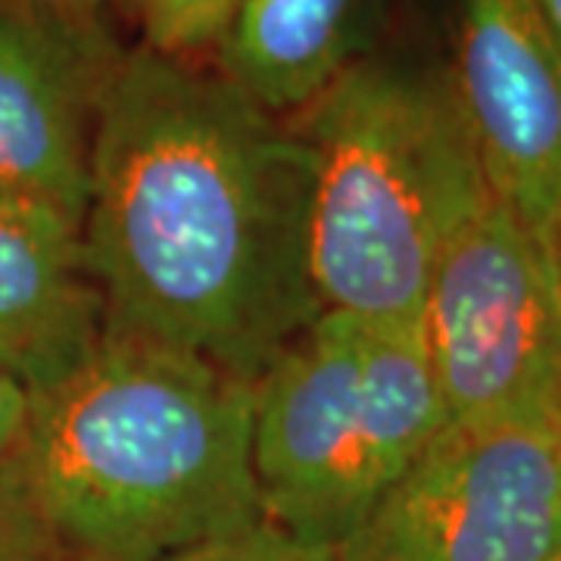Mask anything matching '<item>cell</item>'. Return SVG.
Segmentation results:
<instances>
[{
    "instance_id": "cell-1",
    "label": "cell",
    "mask_w": 561,
    "mask_h": 561,
    "mask_svg": "<svg viewBox=\"0 0 561 561\" xmlns=\"http://www.w3.org/2000/svg\"><path fill=\"white\" fill-rule=\"evenodd\" d=\"M312 153L201 60L122 50L91 157L84 260L110 334L260 381L321 306Z\"/></svg>"
},
{
    "instance_id": "cell-2",
    "label": "cell",
    "mask_w": 561,
    "mask_h": 561,
    "mask_svg": "<svg viewBox=\"0 0 561 561\" xmlns=\"http://www.w3.org/2000/svg\"><path fill=\"white\" fill-rule=\"evenodd\" d=\"M253 381L162 343L103 331L32 393L22 483L66 561H172L265 522Z\"/></svg>"
},
{
    "instance_id": "cell-3",
    "label": "cell",
    "mask_w": 561,
    "mask_h": 561,
    "mask_svg": "<svg viewBox=\"0 0 561 561\" xmlns=\"http://www.w3.org/2000/svg\"><path fill=\"white\" fill-rule=\"evenodd\" d=\"M290 125L312 153L321 312L421 324L446 247L493 197L449 76L356 57Z\"/></svg>"
},
{
    "instance_id": "cell-4",
    "label": "cell",
    "mask_w": 561,
    "mask_h": 561,
    "mask_svg": "<svg viewBox=\"0 0 561 561\" xmlns=\"http://www.w3.org/2000/svg\"><path fill=\"white\" fill-rule=\"evenodd\" d=\"M443 427L421 324L319 312L253 387L262 518L334 552Z\"/></svg>"
},
{
    "instance_id": "cell-5",
    "label": "cell",
    "mask_w": 561,
    "mask_h": 561,
    "mask_svg": "<svg viewBox=\"0 0 561 561\" xmlns=\"http://www.w3.org/2000/svg\"><path fill=\"white\" fill-rule=\"evenodd\" d=\"M446 424L561 421V238L493 194L446 247L421 309Z\"/></svg>"
},
{
    "instance_id": "cell-6",
    "label": "cell",
    "mask_w": 561,
    "mask_h": 561,
    "mask_svg": "<svg viewBox=\"0 0 561 561\" xmlns=\"http://www.w3.org/2000/svg\"><path fill=\"white\" fill-rule=\"evenodd\" d=\"M561 421L446 424L324 561H552Z\"/></svg>"
},
{
    "instance_id": "cell-7",
    "label": "cell",
    "mask_w": 561,
    "mask_h": 561,
    "mask_svg": "<svg viewBox=\"0 0 561 561\" xmlns=\"http://www.w3.org/2000/svg\"><path fill=\"white\" fill-rule=\"evenodd\" d=\"M119 57L101 13L0 0V201L84 228L94 135Z\"/></svg>"
},
{
    "instance_id": "cell-8",
    "label": "cell",
    "mask_w": 561,
    "mask_h": 561,
    "mask_svg": "<svg viewBox=\"0 0 561 561\" xmlns=\"http://www.w3.org/2000/svg\"><path fill=\"white\" fill-rule=\"evenodd\" d=\"M449 81L490 191L559 234L561 44L534 0H459Z\"/></svg>"
},
{
    "instance_id": "cell-9",
    "label": "cell",
    "mask_w": 561,
    "mask_h": 561,
    "mask_svg": "<svg viewBox=\"0 0 561 561\" xmlns=\"http://www.w3.org/2000/svg\"><path fill=\"white\" fill-rule=\"evenodd\" d=\"M103 331L81 231L0 201V371L38 393L79 368Z\"/></svg>"
},
{
    "instance_id": "cell-10",
    "label": "cell",
    "mask_w": 561,
    "mask_h": 561,
    "mask_svg": "<svg viewBox=\"0 0 561 561\" xmlns=\"http://www.w3.org/2000/svg\"><path fill=\"white\" fill-rule=\"evenodd\" d=\"M365 0H243L219 72L265 113L290 119L356 60Z\"/></svg>"
},
{
    "instance_id": "cell-11",
    "label": "cell",
    "mask_w": 561,
    "mask_h": 561,
    "mask_svg": "<svg viewBox=\"0 0 561 561\" xmlns=\"http://www.w3.org/2000/svg\"><path fill=\"white\" fill-rule=\"evenodd\" d=\"M138 22L144 47L201 60L219 54L243 0H122Z\"/></svg>"
},
{
    "instance_id": "cell-12",
    "label": "cell",
    "mask_w": 561,
    "mask_h": 561,
    "mask_svg": "<svg viewBox=\"0 0 561 561\" xmlns=\"http://www.w3.org/2000/svg\"><path fill=\"white\" fill-rule=\"evenodd\" d=\"M0 561H66L22 483L16 456L0 465Z\"/></svg>"
},
{
    "instance_id": "cell-13",
    "label": "cell",
    "mask_w": 561,
    "mask_h": 561,
    "mask_svg": "<svg viewBox=\"0 0 561 561\" xmlns=\"http://www.w3.org/2000/svg\"><path fill=\"white\" fill-rule=\"evenodd\" d=\"M172 561H324V556L290 540L268 522H260L225 540L197 546Z\"/></svg>"
},
{
    "instance_id": "cell-14",
    "label": "cell",
    "mask_w": 561,
    "mask_h": 561,
    "mask_svg": "<svg viewBox=\"0 0 561 561\" xmlns=\"http://www.w3.org/2000/svg\"><path fill=\"white\" fill-rule=\"evenodd\" d=\"M32 415V393L16 378L0 371V465L20 453Z\"/></svg>"
},
{
    "instance_id": "cell-15",
    "label": "cell",
    "mask_w": 561,
    "mask_h": 561,
    "mask_svg": "<svg viewBox=\"0 0 561 561\" xmlns=\"http://www.w3.org/2000/svg\"><path fill=\"white\" fill-rule=\"evenodd\" d=\"M534 7L546 22V28L552 32V38L561 44V0H534Z\"/></svg>"
},
{
    "instance_id": "cell-16",
    "label": "cell",
    "mask_w": 561,
    "mask_h": 561,
    "mask_svg": "<svg viewBox=\"0 0 561 561\" xmlns=\"http://www.w3.org/2000/svg\"><path fill=\"white\" fill-rule=\"evenodd\" d=\"M44 7H57V10H72V13H101L103 0H32Z\"/></svg>"
},
{
    "instance_id": "cell-17",
    "label": "cell",
    "mask_w": 561,
    "mask_h": 561,
    "mask_svg": "<svg viewBox=\"0 0 561 561\" xmlns=\"http://www.w3.org/2000/svg\"><path fill=\"white\" fill-rule=\"evenodd\" d=\"M552 561H561V552H559V556H556V559H552Z\"/></svg>"
},
{
    "instance_id": "cell-18",
    "label": "cell",
    "mask_w": 561,
    "mask_h": 561,
    "mask_svg": "<svg viewBox=\"0 0 561 561\" xmlns=\"http://www.w3.org/2000/svg\"><path fill=\"white\" fill-rule=\"evenodd\" d=\"M559 234H561V225H559Z\"/></svg>"
}]
</instances>
